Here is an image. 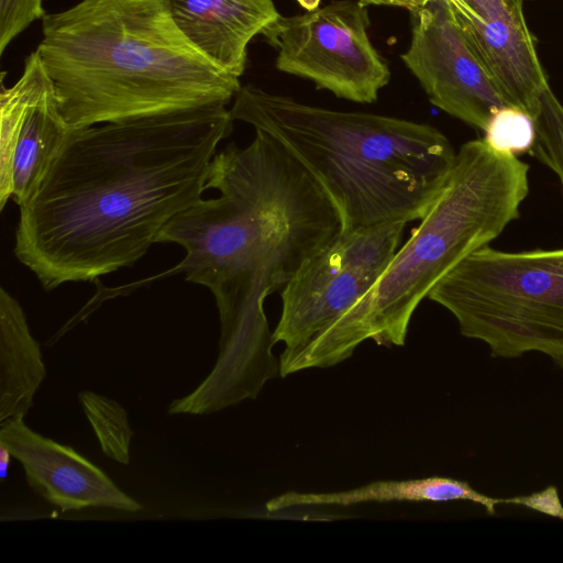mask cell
I'll return each mask as SVG.
<instances>
[{
    "mask_svg": "<svg viewBox=\"0 0 563 563\" xmlns=\"http://www.w3.org/2000/svg\"><path fill=\"white\" fill-rule=\"evenodd\" d=\"M46 377L40 343L26 316L4 288L0 290V423L25 417Z\"/></svg>",
    "mask_w": 563,
    "mask_h": 563,
    "instance_id": "14",
    "label": "cell"
},
{
    "mask_svg": "<svg viewBox=\"0 0 563 563\" xmlns=\"http://www.w3.org/2000/svg\"><path fill=\"white\" fill-rule=\"evenodd\" d=\"M409 47L401 55L430 102L481 130L509 106L468 44L446 0H428L415 11Z\"/></svg>",
    "mask_w": 563,
    "mask_h": 563,
    "instance_id": "9",
    "label": "cell"
},
{
    "mask_svg": "<svg viewBox=\"0 0 563 563\" xmlns=\"http://www.w3.org/2000/svg\"><path fill=\"white\" fill-rule=\"evenodd\" d=\"M368 13L340 0L302 14L278 18L262 35L277 51L278 70L360 103L376 101L390 70L368 36Z\"/></svg>",
    "mask_w": 563,
    "mask_h": 563,
    "instance_id": "7",
    "label": "cell"
},
{
    "mask_svg": "<svg viewBox=\"0 0 563 563\" xmlns=\"http://www.w3.org/2000/svg\"><path fill=\"white\" fill-rule=\"evenodd\" d=\"M363 5H393L417 11L422 4L418 0H357Z\"/></svg>",
    "mask_w": 563,
    "mask_h": 563,
    "instance_id": "21",
    "label": "cell"
},
{
    "mask_svg": "<svg viewBox=\"0 0 563 563\" xmlns=\"http://www.w3.org/2000/svg\"><path fill=\"white\" fill-rule=\"evenodd\" d=\"M0 444L16 459L32 490L62 511L89 507L136 512L143 506L71 446L33 431L24 417L0 423Z\"/></svg>",
    "mask_w": 563,
    "mask_h": 563,
    "instance_id": "12",
    "label": "cell"
},
{
    "mask_svg": "<svg viewBox=\"0 0 563 563\" xmlns=\"http://www.w3.org/2000/svg\"><path fill=\"white\" fill-rule=\"evenodd\" d=\"M73 128L35 49L20 78L0 93V209L34 194Z\"/></svg>",
    "mask_w": 563,
    "mask_h": 563,
    "instance_id": "10",
    "label": "cell"
},
{
    "mask_svg": "<svg viewBox=\"0 0 563 563\" xmlns=\"http://www.w3.org/2000/svg\"><path fill=\"white\" fill-rule=\"evenodd\" d=\"M297 2L307 11L316 10L320 4V0H297Z\"/></svg>",
    "mask_w": 563,
    "mask_h": 563,
    "instance_id": "23",
    "label": "cell"
},
{
    "mask_svg": "<svg viewBox=\"0 0 563 563\" xmlns=\"http://www.w3.org/2000/svg\"><path fill=\"white\" fill-rule=\"evenodd\" d=\"M230 112L302 165L334 205L342 231L421 220L456 157L433 125L311 106L254 85L240 88Z\"/></svg>",
    "mask_w": 563,
    "mask_h": 563,
    "instance_id": "4",
    "label": "cell"
},
{
    "mask_svg": "<svg viewBox=\"0 0 563 563\" xmlns=\"http://www.w3.org/2000/svg\"><path fill=\"white\" fill-rule=\"evenodd\" d=\"M482 139L493 151L518 157L530 153L536 142L533 118L520 108L505 106L489 119Z\"/></svg>",
    "mask_w": 563,
    "mask_h": 563,
    "instance_id": "18",
    "label": "cell"
},
{
    "mask_svg": "<svg viewBox=\"0 0 563 563\" xmlns=\"http://www.w3.org/2000/svg\"><path fill=\"white\" fill-rule=\"evenodd\" d=\"M509 504L525 506L531 510L563 520V505L555 486H548L530 495L509 498Z\"/></svg>",
    "mask_w": 563,
    "mask_h": 563,
    "instance_id": "20",
    "label": "cell"
},
{
    "mask_svg": "<svg viewBox=\"0 0 563 563\" xmlns=\"http://www.w3.org/2000/svg\"><path fill=\"white\" fill-rule=\"evenodd\" d=\"M533 120L536 142L530 153L558 176L563 189V104L550 86L540 95Z\"/></svg>",
    "mask_w": 563,
    "mask_h": 563,
    "instance_id": "17",
    "label": "cell"
},
{
    "mask_svg": "<svg viewBox=\"0 0 563 563\" xmlns=\"http://www.w3.org/2000/svg\"><path fill=\"white\" fill-rule=\"evenodd\" d=\"M168 12L188 42L223 71L240 78L247 46L275 21L272 0H165Z\"/></svg>",
    "mask_w": 563,
    "mask_h": 563,
    "instance_id": "13",
    "label": "cell"
},
{
    "mask_svg": "<svg viewBox=\"0 0 563 563\" xmlns=\"http://www.w3.org/2000/svg\"><path fill=\"white\" fill-rule=\"evenodd\" d=\"M11 457L13 456L10 451L3 444H0V476L2 481L8 475Z\"/></svg>",
    "mask_w": 563,
    "mask_h": 563,
    "instance_id": "22",
    "label": "cell"
},
{
    "mask_svg": "<svg viewBox=\"0 0 563 563\" xmlns=\"http://www.w3.org/2000/svg\"><path fill=\"white\" fill-rule=\"evenodd\" d=\"M422 5L428 1V0H418Z\"/></svg>",
    "mask_w": 563,
    "mask_h": 563,
    "instance_id": "24",
    "label": "cell"
},
{
    "mask_svg": "<svg viewBox=\"0 0 563 563\" xmlns=\"http://www.w3.org/2000/svg\"><path fill=\"white\" fill-rule=\"evenodd\" d=\"M405 223L341 231L282 289V314L272 333L280 357L295 354L360 300L398 250Z\"/></svg>",
    "mask_w": 563,
    "mask_h": 563,
    "instance_id": "8",
    "label": "cell"
},
{
    "mask_svg": "<svg viewBox=\"0 0 563 563\" xmlns=\"http://www.w3.org/2000/svg\"><path fill=\"white\" fill-rule=\"evenodd\" d=\"M200 198L161 230L156 242L186 255L167 275L214 296L220 320H265L263 303L342 231L334 205L302 165L262 131L210 162Z\"/></svg>",
    "mask_w": 563,
    "mask_h": 563,
    "instance_id": "2",
    "label": "cell"
},
{
    "mask_svg": "<svg viewBox=\"0 0 563 563\" xmlns=\"http://www.w3.org/2000/svg\"><path fill=\"white\" fill-rule=\"evenodd\" d=\"M44 16L43 0H0V55L18 35Z\"/></svg>",
    "mask_w": 563,
    "mask_h": 563,
    "instance_id": "19",
    "label": "cell"
},
{
    "mask_svg": "<svg viewBox=\"0 0 563 563\" xmlns=\"http://www.w3.org/2000/svg\"><path fill=\"white\" fill-rule=\"evenodd\" d=\"M453 501L468 500L483 506L487 514L495 515L496 505L508 504V498H494L474 489L467 482L431 476L419 479L380 481L345 492L297 493L288 492L266 503L269 512L316 505L351 506L369 501Z\"/></svg>",
    "mask_w": 563,
    "mask_h": 563,
    "instance_id": "15",
    "label": "cell"
},
{
    "mask_svg": "<svg viewBox=\"0 0 563 563\" xmlns=\"http://www.w3.org/2000/svg\"><path fill=\"white\" fill-rule=\"evenodd\" d=\"M428 298L455 317L462 335L485 342L492 356L540 352L563 369V249L484 246L444 275Z\"/></svg>",
    "mask_w": 563,
    "mask_h": 563,
    "instance_id": "6",
    "label": "cell"
},
{
    "mask_svg": "<svg viewBox=\"0 0 563 563\" xmlns=\"http://www.w3.org/2000/svg\"><path fill=\"white\" fill-rule=\"evenodd\" d=\"M525 0H446L509 106L532 118L549 86L523 14Z\"/></svg>",
    "mask_w": 563,
    "mask_h": 563,
    "instance_id": "11",
    "label": "cell"
},
{
    "mask_svg": "<svg viewBox=\"0 0 563 563\" xmlns=\"http://www.w3.org/2000/svg\"><path fill=\"white\" fill-rule=\"evenodd\" d=\"M529 169L482 139L462 144L441 192L377 282L305 347L280 357V375L339 364L368 339L404 345L415 310L435 284L519 218Z\"/></svg>",
    "mask_w": 563,
    "mask_h": 563,
    "instance_id": "5",
    "label": "cell"
},
{
    "mask_svg": "<svg viewBox=\"0 0 563 563\" xmlns=\"http://www.w3.org/2000/svg\"><path fill=\"white\" fill-rule=\"evenodd\" d=\"M233 121L209 104L73 129L19 207L16 258L46 290L131 266L201 198Z\"/></svg>",
    "mask_w": 563,
    "mask_h": 563,
    "instance_id": "1",
    "label": "cell"
},
{
    "mask_svg": "<svg viewBox=\"0 0 563 563\" xmlns=\"http://www.w3.org/2000/svg\"><path fill=\"white\" fill-rule=\"evenodd\" d=\"M36 51L73 129L227 106L242 87L188 42L165 0H80L45 14Z\"/></svg>",
    "mask_w": 563,
    "mask_h": 563,
    "instance_id": "3",
    "label": "cell"
},
{
    "mask_svg": "<svg viewBox=\"0 0 563 563\" xmlns=\"http://www.w3.org/2000/svg\"><path fill=\"white\" fill-rule=\"evenodd\" d=\"M78 400L103 454L118 463L129 464L134 433L125 409L118 401L91 390L80 391Z\"/></svg>",
    "mask_w": 563,
    "mask_h": 563,
    "instance_id": "16",
    "label": "cell"
}]
</instances>
